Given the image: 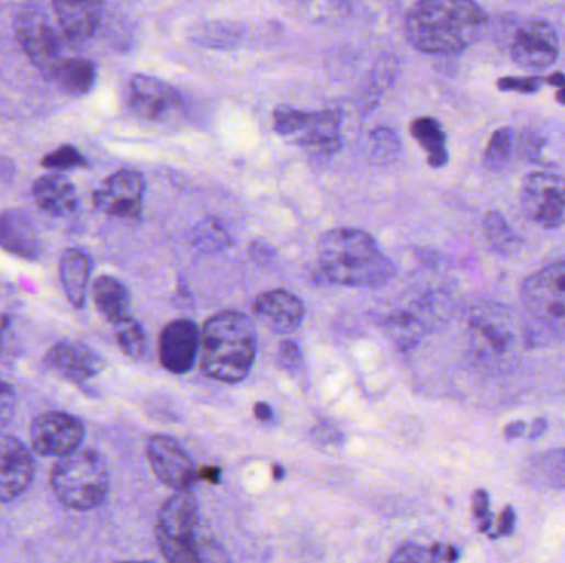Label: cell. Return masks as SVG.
Instances as JSON below:
<instances>
[{
    "label": "cell",
    "instance_id": "2e32d148",
    "mask_svg": "<svg viewBox=\"0 0 565 563\" xmlns=\"http://www.w3.org/2000/svg\"><path fill=\"white\" fill-rule=\"evenodd\" d=\"M199 349H201V330L192 320H172L159 337L161 365L176 375H184L194 367Z\"/></svg>",
    "mask_w": 565,
    "mask_h": 563
},
{
    "label": "cell",
    "instance_id": "6da1fadb",
    "mask_svg": "<svg viewBox=\"0 0 565 563\" xmlns=\"http://www.w3.org/2000/svg\"><path fill=\"white\" fill-rule=\"evenodd\" d=\"M488 24L485 9L470 0H426L410 9L405 34L417 50L452 55L472 47Z\"/></svg>",
    "mask_w": 565,
    "mask_h": 563
},
{
    "label": "cell",
    "instance_id": "d4e9b609",
    "mask_svg": "<svg viewBox=\"0 0 565 563\" xmlns=\"http://www.w3.org/2000/svg\"><path fill=\"white\" fill-rule=\"evenodd\" d=\"M97 65L88 58H64L54 81L71 97H84L97 83Z\"/></svg>",
    "mask_w": 565,
    "mask_h": 563
},
{
    "label": "cell",
    "instance_id": "8d00e7d4",
    "mask_svg": "<svg viewBox=\"0 0 565 563\" xmlns=\"http://www.w3.org/2000/svg\"><path fill=\"white\" fill-rule=\"evenodd\" d=\"M545 83V78H519V77H506L499 78L498 88L502 91H516V93H535L539 88Z\"/></svg>",
    "mask_w": 565,
    "mask_h": 563
},
{
    "label": "cell",
    "instance_id": "74e56055",
    "mask_svg": "<svg viewBox=\"0 0 565 563\" xmlns=\"http://www.w3.org/2000/svg\"><path fill=\"white\" fill-rule=\"evenodd\" d=\"M197 244H201L202 247H215L218 241L227 240V235H225L224 228L221 225L215 224H205L204 227H201V234L197 235Z\"/></svg>",
    "mask_w": 565,
    "mask_h": 563
},
{
    "label": "cell",
    "instance_id": "52a82bcc",
    "mask_svg": "<svg viewBox=\"0 0 565 563\" xmlns=\"http://www.w3.org/2000/svg\"><path fill=\"white\" fill-rule=\"evenodd\" d=\"M519 300L539 323L565 327V257L526 278Z\"/></svg>",
    "mask_w": 565,
    "mask_h": 563
},
{
    "label": "cell",
    "instance_id": "e575fe53",
    "mask_svg": "<svg viewBox=\"0 0 565 563\" xmlns=\"http://www.w3.org/2000/svg\"><path fill=\"white\" fill-rule=\"evenodd\" d=\"M18 397L11 384L0 379V430H4L15 415Z\"/></svg>",
    "mask_w": 565,
    "mask_h": 563
},
{
    "label": "cell",
    "instance_id": "681fc988",
    "mask_svg": "<svg viewBox=\"0 0 565 563\" xmlns=\"http://www.w3.org/2000/svg\"><path fill=\"white\" fill-rule=\"evenodd\" d=\"M120 563H152V562H146V560H143V562H120Z\"/></svg>",
    "mask_w": 565,
    "mask_h": 563
},
{
    "label": "cell",
    "instance_id": "f6af8a7d",
    "mask_svg": "<svg viewBox=\"0 0 565 563\" xmlns=\"http://www.w3.org/2000/svg\"><path fill=\"white\" fill-rule=\"evenodd\" d=\"M221 468H204V470L199 471V477H204L211 484L221 483Z\"/></svg>",
    "mask_w": 565,
    "mask_h": 563
},
{
    "label": "cell",
    "instance_id": "8992f818",
    "mask_svg": "<svg viewBox=\"0 0 565 563\" xmlns=\"http://www.w3.org/2000/svg\"><path fill=\"white\" fill-rule=\"evenodd\" d=\"M342 120L344 114L338 110L302 111L278 106L273 111L274 130L316 156H331L341 149Z\"/></svg>",
    "mask_w": 565,
    "mask_h": 563
},
{
    "label": "cell",
    "instance_id": "7c38bea8",
    "mask_svg": "<svg viewBox=\"0 0 565 563\" xmlns=\"http://www.w3.org/2000/svg\"><path fill=\"white\" fill-rule=\"evenodd\" d=\"M83 437V424L74 415L48 412L32 421V448L42 457H67L80 448Z\"/></svg>",
    "mask_w": 565,
    "mask_h": 563
},
{
    "label": "cell",
    "instance_id": "7a4b0ae2",
    "mask_svg": "<svg viewBox=\"0 0 565 563\" xmlns=\"http://www.w3.org/2000/svg\"><path fill=\"white\" fill-rule=\"evenodd\" d=\"M323 277L339 286L382 288L395 277L392 261L374 238L358 228L326 232L318 244Z\"/></svg>",
    "mask_w": 565,
    "mask_h": 563
},
{
    "label": "cell",
    "instance_id": "cb8c5ba5",
    "mask_svg": "<svg viewBox=\"0 0 565 563\" xmlns=\"http://www.w3.org/2000/svg\"><path fill=\"white\" fill-rule=\"evenodd\" d=\"M93 300L98 311L110 323L121 326L131 317V296L127 288L113 277L98 278L93 284Z\"/></svg>",
    "mask_w": 565,
    "mask_h": 563
},
{
    "label": "cell",
    "instance_id": "9c48e42d",
    "mask_svg": "<svg viewBox=\"0 0 565 563\" xmlns=\"http://www.w3.org/2000/svg\"><path fill=\"white\" fill-rule=\"evenodd\" d=\"M522 214L529 221L554 228L565 218V179L557 173L534 172L521 187Z\"/></svg>",
    "mask_w": 565,
    "mask_h": 563
},
{
    "label": "cell",
    "instance_id": "3957f363",
    "mask_svg": "<svg viewBox=\"0 0 565 563\" xmlns=\"http://www.w3.org/2000/svg\"><path fill=\"white\" fill-rule=\"evenodd\" d=\"M202 370L214 381H244L257 357V333L245 314L224 311L205 323L201 333Z\"/></svg>",
    "mask_w": 565,
    "mask_h": 563
},
{
    "label": "cell",
    "instance_id": "7dc6e473",
    "mask_svg": "<svg viewBox=\"0 0 565 563\" xmlns=\"http://www.w3.org/2000/svg\"><path fill=\"white\" fill-rule=\"evenodd\" d=\"M11 323V316H8V314H0V350L4 347L5 334H8Z\"/></svg>",
    "mask_w": 565,
    "mask_h": 563
},
{
    "label": "cell",
    "instance_id": "ab89813d",
    "mask_svg": "<svg viewBox=\"0 0 565 563\" xmlns=\"http://www.w3.org/2000/svg\"><path fill=\"white\" fill-rule=\"evenodd\" d=\"M430 552L442 563H455L460 556L459 550H456L455 547L442 545V543H436V545L430 547Z\"/></svg>",
    "mask_w": 565,
    "mask_h": 563
},
{
    "label": "cell",
    "instance_id": "ee69618b",
    "mask_svg": "<svg viewBox=\"0 0 565 563\" xmlns=\"http://www.w3.org/2000/svg\"><path fill=\"white\" fill-rule=\"evenodd\" d=\"M545 430H547V420L545 418H535L528 430L529 440H538V438L545 433Z\"/></svg>",
    "mask_w": 565,
    "mask_h": 563
},
{
    "label": "cell",
    "instance_id": "484cf974",
    "mask_svg": "<svg viewBox=\"0 0 565 563\" xmlns=\"http://www.w3.org/2000/svg\"><path fill=\"white\" fill-rule=\"evenodd\" d=\"M410 133L414 139L426 150L430 166L440 169L449 162V149H447V136L439 121L433 117H417L411 121Z\"/></svg>",
    "mask_w": 565,
    "mask_h": 563
},
{
    "label": "cell",
    "instance_id": "4dcf8cb0",
    "mask_svg": "<svg viewBox=\"0 0 565 563\" xmlns=\"http://www.w3.org/2000/svg\"><path fill=\"white\" fill-rule=\"evenodd\" d=\"M42 166L48 170L81 169V167H88V160L84 159L83 154L77 147L65 144V146L55 149L54 153L47 154L42 160Z\"/></svg>",
    "mask_w": 565,
    "mask_h": 563
},
{
    "label": "cell",
    "instance_id": "277c9868",
    "mask_svg": "<svg viewBox=\"0 0 565 563\" xmlns=\"http://www.w3.org/2000/svg\"><path fill=\"white\" fill-rule=\"evenodd\" d=\"M52 489L61 504L75 510L97 509L110 489L106 464L93 450H77L55 463Z\"/></svg>",
    "mask_w": 565,
    "mask_h": 563
},
{
    "label": "cell",
    "instance_id": "7bdbcfd3",
    "mask_svg": "<svg viewBox=\"0 0 565 563\" xmlns=\"http://www.w3.org/2000/svg\"><path fill=\"white\" fill-rule=\"evenodd\" d=\"M528 431V425L524 421H512L505 428V438L508 441L518 440Z\"/></svg>",
    "mask_w": 565,
    "mask_h": 563
},
{
    "label": "cell",
    "instance_id": "4fadbf2b",
    "mask_svg": "<svg viewBox=\"0 0 565 563\" xmlns=\"http://www.w3.org/2000/svg\"><path fill=\"white\" fill-rule=\"evenodd\" d=\"M145 192V177L136 170H117L93 192V204L98 211L113 217L139 218Z\"/></svg>",
    "mask_w": 565,
    "mask_h": 563
},
{
    "label": "cell",
    "instance_id": "5b68a950",
    "mask_svg": "<svg viewBox=\"0 0 565 563\" xmlns=\"http://www.w3.org/2000/svg\"><path fill=\"white\" fill-rule=\"evenodd\" d=\"M197 499L192 493H176L162 504L156 523V540L168 563H202V543L195 537Z\"/></svg>",
    "mask_w": 565,
    "mask_h": 563
},
{
    "label": "cell",
    "instance_id": "bcb514c9",
    "mask_svg": "<svg viewBox=\"0 0 565 563\" xmlns=\"http://www.w3.org/2000/svg\"><path fill=\"white\" fill-rule=\"evenodd\" d=\"M253 412L255 417H257L260 421H270L271 417H273V412H271V408L268 407L267 404H263V402L255 405Z\"/></svg>",
    "mask_w": 565,
    "mask_h": 563
},
{
    "label": "cell",
    "instance_id": "d6986e66",
    "mask_svg": "<svg viewBox=\"0 0 565 563\" xmlns=\"http://www.w3.org/2000/svg\"><path fill=\"white\" fill-rule=\"evenodd\" d=\"M0 248L29 261L42 257L44 244L34 218L27 212L21 209L0 212Z\"/></svg>",
    "mask_w": 565,
    "mask_h": 563
},
{
    "label": "cell",
    "instance_id": "44dd1931",
    "mask_svg": "<svg viewBox=\"0 0 565 563\" xmlns=\"http://www.w3.org/2000/svg\"><path fill=\"white\" fill-rule=\"evenodd\" d=\"M55 15L70 44L83 45L97 34L103 15L100 2H54Z\"/></svg>",
    "mask_w": 565,
    "mask_h": 563
},
{
    "label": "cell",
    "instance_id": "f1b7e54d",
    "mask_svg": "<svg viewBox=\"0 0 565 563\" xmlns=\"http://www.w3.org/2000/svg\"><path fill=\"white\" fill-rule=\"evenodd\" d=\"M512 134L509 127L496 131L489 139L485 150V166L491 170H499L508 164L511 156Z\"/></svg>",
    "mask_w": 565,
    "mask_h": 563
},
{
    "label": "cell",
    "instance_id": "9a60e30c",
    "mask_svg": "<svg viewBox=\"0 0 565 563\" xmlns=\"http://www.w3.org/2000/svg\"><path fill=\"white\" fill-rule=\"evenodd\" d=\"M127 101L137 116L148 121H165L182 106L178 90L148 75L131 78Z\"/></svg>",
    "mask_w": 565,
    "mask_h": 563
},
{
    "label": "cell",
    "instance_id": "836d02e7",
    "mask_svg": "<svg viewBox=\"0 0 565 563\" xmlns=\"http://www.w3.org/2000/svg\"><path fill=\"white\" fill-rule=\"evenodd\" d=\"M278 362L286 372L298 373L303 370V353L298 344L285 340L278 350Z\"/></svg>",
    "mask_w": 565,
    "mask_h": 563
},
{
    "label": "cell",
    "instance_id": "ac0fdd59",
    "mask_svg": "<svg viewBox=\"0 0 565 563\" xmlns=\"http://www.w3.org/2000/svg\"><path fill=\"white\" fill-rule=\"evenodd\" d=\"M45 363L60 378L75 382V384L97 378L98 373L104 369V360L101 359L100 353L94 352L84 344L70 342V340L55 344L45 356Z\"/></svg>",
    "mask_w": 565,
    "mask_h": 563
},
{
    "label": "cell",
    "instance_id": "ba28073f",
    "mask_svg": "<svg viewBox=\"0 0 565 563\" xmlns=\"http://www.w3.org/2000/svg\"><path fill=\"white\" fill-rule=\"evenodd\" d=\"M14 29L15 37L29 60L47 80L54 81L64 58L57 32L52 27L50 19L44 9L38 5H24L15 15Z\"/></svg>",
    "mask_w": 565,
    "mask_h": 563
},
{
    "label": "cell",
    "instance_id": "ffe728a7",
    "mask_svg": "<svg viewBox=\"0 0 565 563\" xmlns=\"http://www.w3.org/2000/svg\"><path fill=\"white\" fill-rule=\"evenodd\" d=\"M253 313L273 333L289 334L302 324L305 307L295 294L285 290H273L255 300Z\"/></svg>",
    "mask_w": 565,
    "mask_h": 563
},
{
    "label": "cell",
    "instance_id": "5bb4252c",
    "mask_svg": "<svg viewBox=\"0 0 565 563\" xmlns=\"http://www.w3.org/2000/svg\"><path fill=\"white\" fill-rule=\"evenodd\" d=\"M511 57L526 68H545L558 57V37L549 22L531 19L519 25L511 42Z\"/></svg>",
    "mask_w": 565,
    "mask_h": 563
},
{
    "label": "cell",
    "instance_id": "e0dca14e",
    "mask_svg": "<svg viewBox=\"0 0 565 563\" xmlns=\"http://www.w3.org/2000/svg\"><path fill=\"white\" fill-rule=\"evenodd\" d=\"M31 451L14 437H0V503L18 499L34 481Z\"/></svg>",
    "mask_w": 565,
    "mask_h": 563
},
{
    "label": "cell",
    "instance_id": "7402d4cb",
    "mask_svg": "<svg viewBox=\"0 0 565 563\" xmlns=\"http://www.w3.org/2000/svg\"><path fill=\"white\" fill-rule=\"evenodd\" d=\"M35 204L52 217H67L77 211L78 195L74 183L58 173L38 177L32 187Z\"/></svg>",
    "mask_w": 565,
    "mask_h": 563
},
{
    "label": "cell",
    "instance_id": "f546056e",
    "mask_svg": "<svg viewBox=\"0 0 565 563\" xmlns=\"http://www.w3.org/2000/svg\"><path fill=\"white\" fill-rule=\"evenodd\" d=\"M120 329L116 333V340L120 344L121 349L133 357V359H140L146 353V336L143 333V327L131 319L127 323L121 324Z\"/></svg>",
    "mask_w": 565,
    "mask_h": 563
},
{
    "label": "cell",
    "instance_id": "60d3db41",
    "mask_svg": "<svg viewBox=\"0 0 565 563\" xmlns=\"http://www.w3.org/2000/svg\"><path fill=\"white\" fill-rule=\"evenodd\" d=\"M202 563H228V560L214 543H202Z\"/></svg>",
    "mask_w": 565,
    "mask_h": 563
},
{
    "label": "cell",
    "instance_id": "603a6c76",
    "mask_svg": "<svg viewBox=\"0 0 565 563\" xmlns=\"http://www.w3.org/2000/svg\"><path fill=\"white\" fill-rule=\"evenodd\" d=\"M60 281L71 306L81 309L87 301L88 283H90L91 260L87 254L70 248L60 258Z\"/></svg>",
    "mask_w": 565,
    "mask_h": 563
},
{
    "label": "cell",
    "instance_id": "c3c4849f",
    "mask_svg": "<svg viewBox=\"0 0 565 563\" xmlns=\"http://www.w3.org/2000/svg\"><path fill=\"white\" fill-rule=\"evenodd\" d=\"M283 471H281V468L274 466V480H281V476H283Z\"/></svg>",
    "mask_w": 565,
    "mask_h": 563
},
{
    "label": "cell",
    "instance_id": "30bf717a",
    "mask_svg": "<svg viewBox=\"0 0 565 563\" xmlns=\"http://www.w3.org/2000/svg\"><path fill=\"white\" fill-rule=\"evenodd\" d=\"M473 347L489 359H502L516 346V320L511 309L498 303L476 307L470 323Z\"/></svg>",
    "mask_w": 565,
    "mask_h": 563
},
{
    "label": "cell",
    "instance_id": "b9f144b4",
    "mask_svg": "<svg viewBox=\"0 0 565 563\" xmlns=\"http://www.w3.org/2000/svg\"><path fill=\"white\" fill-rule=\"evenodd\" d=\"M545 83L552 85V87L557 88V93H555V100H557L558 104H564L565 106V75L552 74L551 77L545 78Z\"/></svg>",
    "mask_w": 565,
    "mask_h": 563
},
{
    "label": "cell",
    "instance_id": "8fae6325",
    "mask_svg": "<svg viewBox=\"0 0 565 563\" xmlns=\"http://www.w3.org/2000/svg\"><path fill=\"white\" fill-rule=\"evenodd\" d=\"M148 460L158 480L176 493H191L199 480V470L191 454L174 438L155 435L149 438Z\"/></svg>",
    "mask_w": 565,
    "mask_h": 563
},
{
    "label": "cell",
    "instance_id": "1f68e13d",
    "mask_svg": "<svg viewBox=\"0 0 565 563\" xmlns=\"http://www.w3.org/2000/svg\"><path fill=\"white\" fill-rule=\"evenodd\" d=\"M388 563H442L430 552V547L404 543L395 550Z\"/></svg>",
    "mask_w": 565,
    "mask_h": 563
},
{
    "label": "cell",
    "instance_id": "83f0119b",
    "mask_svg": "<svg viewBox=\"0 0 565 563\" xmlns=\"http://www.w3.org/2000/svg\"><path fill=\"white\" fill-rule=\"evenodd\" d=\"M483 232H485L486 240L495 250L509 254L518 248V235L509 227L508 222L498 212H489L483 221Z\"/></svg>",
    "mask_w": 565,
    "mask_h": 563
},
{
    "label": "cell",
    "instance_id": "d590c367",
    "mask_svg": "<svg viewBox=\"0 0 565 563\" xmlns=\"http://www.w3.org/2000/svg\"><path fill=\"white\" fill-rule=\"evenodd\" d=\"M473 516L478 523L479 532H488L491 527V510H489V494L485 489L473 493L472 499Z\"/></svg>",
    "mask_w": 565,
    "mask_h": 563
},
{
    "label": "cell",
    "instance_id": "f35d334b",
    "mask_svg": "<svg viewBox=\"0 0 565 563\" xmlns=\"http://www.w3.org/2000/svg\"><path fill=\"white\" fill-rule=\"evenodd\" d=\"M516 529V510L511 506H506L499 519L498 533L499 537H509Z\"/></svg>",
    "mask_w": 565,
    "mask_h": 563
},
{
    "label": "cell",
    "instance_id": "4316f807",
    "mask_svg": "<svg viewBox=\"0 0 565 563\" xmlns=\"http://www.w3.org/2000/svg\"><path fill=\"white\" fill-rule=\"evenodd\" d=\"M529 471L542 486L552 489H565V448L544 451L535 454L529 463Z\"/></svg>",
    "mask_w": 565,
    "mask_h": 563
},
{
    "label": "cell",
    "instance_id": "d6a6232c",
    "mask_svg": "<svg viewBox=\"0 0 565 563\" xmlns=\"http://www.w3.org/2000/svg\"><path fill=\"white\" fill-rule=\"evenodd\" d=\"M372 156L375 159H388L398 153V140L392 131L377 130L371 136Z\"/></svg>",
    "mask_w": 565,
    "mask_h": 563
}]
</instances>
